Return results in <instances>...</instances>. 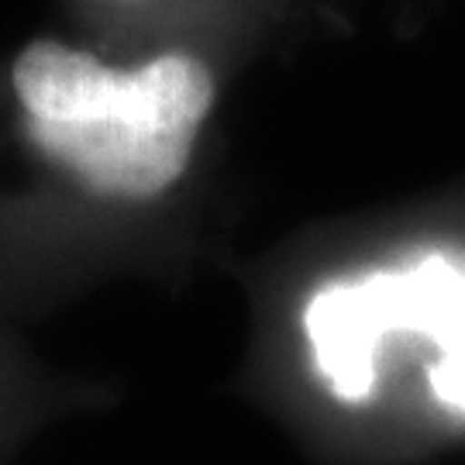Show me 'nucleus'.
<instances>
[{
	"mask_svg": "<svg viewBox=\"0 0 465 465\" xmlns=\"http://www.w3.org/2000/svg\"><path fill=\"white\" fill-rule=\"evenodd\" d=\"M11 86L35 149L114 200H152L183 176L217 94L211 66L190 52L111 69L52 38L21 49Z\"/></svg>",
	"mask_w": 465,
	"mask_h": 465,
	"instance_id": "nucleus-1",
	"label": "nucleus"
},
{
	"mask_svg": "<svg viewBox=\"0 0 465 465\" xmlns=\"http://www.w3.org/2000/svg\"><path fill=\"white\" fill-rule=\"evenodd\" d=\"M303 328L317 372L334 397L359 403L376 386V351L386 334H424L438 359L428 369L434 397L465 411V266L434 252L407 269L317 290Z\"/></svg>",
	"mask_w": 465,
	"mask_h": 465,
	"instance_id": "nucleus-2",
	"label": "nucleus"
}]
</instances>
